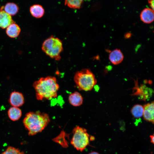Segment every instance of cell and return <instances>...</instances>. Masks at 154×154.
Returning <instances> with one entry per match:
<instances>
[{
    "label": "cell",
    "mask_w": 154,
    "mask_h": 154,
    "mask_svg": "<svg viewBox=\"0 0 154 154\" xmlns=\"http://www.w3.org/2000/svg\"><path fill=\"white\" fill-rule=\"evenodd\" d=\"M154 102L148 103L143 106L144 111L143 116L144 119L146 121L154 123Z\"/></svg>",
    "instance_id": "7"
},
{
    "label": "cell",
    "mask_w": 154,
    "mask_h": 154,
    "mask_svg": "<svg viewBox=\"0 0 154 154\" xmlns=\"http://www.w3.org/2000/svg\"><path fill=\"white\" fill-rule=\"evenodd\" d=\"M1 8L6 13L11 16L16 14L19 9L18 5L13 2L7 3L4 7Z\"/></svg>",
    "instance_id": "15"
},
{
    "label": "cell",
    "mask_w": 154,
    "mask_h": 154,
    "mask_svg": "<svg viewBox=\"0 0 154 154\" xmlns=\"http://www.w3.org/2000/svg\"><path fill=\"white\" fill-rule=\"evenodd\" d=\"M84 1L82 0H66L64 4L70 8L74 9H79L82 6Z\"/></svg>",
    "instance_id": "17"
},
{
    "label": "cell",
    "mask_w": 154,
    "mask_h": 154,
    "mask_svg": "<svg viewBox=\"0 0 154 154\" xmlns=\"http://www.w3.org/2000/svg\"><path fill=\"white\" fill-rule=\"evenodd\" d=\"M124 58L123 54L119 49H116L110 53L109 58L111 62L114 65H117L121 63Z\"/></svg>",
    "instance_id": "9"
},
{
    "label": "cell",
    "mask_w": 154,
    "mask_h": 154,
    "mask_svg": "<svg viewBox=\"0 0 154 154\" xmlns=\"http://www.w3.org/2000/svg\"><path fill=\"white\" fill-rule=\"evenodd\" d=\"M33 86L38 100H50L56 97L59 88L56 78L51 76L40 78L33 83Z\"/></svg>",
    "instance_id": "1"
},
{
    "label": "cell",
    "mask_w": 154,
    "mask_h": 154,
    "mask_svg": "<svg viewBox=\"0 0 154 154\" xmlns=\"http://www.w3.org/2000/svg\"><path fill=\"white\" fill-rule=\"evenodd\" d=\"M74 78L77 87L80 90L90 91L97 83L95 75L89 68L83 69L77 72Z\"/></svg>",
    "instance_id": "3"
},
{
    "label": "cell",
    "mask_w": 154,
    "mask_h": 154,
    "mask_svg": "<svg viewBox=\"0 0 154 154\" xmlns=\"http://www.w3.org/2000/svg\"><path fill=\"white\" fill-rule=\"evenodd\" d=\"M148 3L150 5V6L152 8V9L153 10L154 9V1L149 0L148 1Z\"/></svg>",
    "instance_id": "19"
},
{
    "label": "cell",
    "mask_w": 154,
    "mask_h": 154,
    "mask_svg": "<svg viewBox=\"0 0 154 154\" xmlns=\"http://www.w3.org/2000/svg\"><path fill=\"white\" fill-rule=\"evenodd\" d=\"M140 17L144 23L148 24L152 23L154 19L153 10L149 8L144 9L141 12Z\"/></svg>",
    "instance_id": "10"
},
{
    "label": "cell",
    "mask_w": 154,
    "mask_h": 154,
    "mask_svg": "<svg viewBox=\"0 0 154 154\" xmlns=\"http://www.w3.org/2000/svg\"><path fill=\"white\" fill-rule=\"evenodd\" d=\"M68 100L70 104L75 107L80 106L82 104L83 101L82 95L77 92H75L70 94Z\"/></svg>",
    "instance_id": "11"
},
{
    "label": "cell",
    "mask_w": 154,
    "mask_h": 154,
    "mask_svg": "<svg viewBox=\"0 0 154 154\" xmlns=\"http://www.w3.org/2000/svg\"><path fill=\"white\" fill-rule=\"evenodd\" d=\"M14 23L11 16L6 13L1 7L0 9V28H6L9 25Z\"/></svg>",
    "instance_id": "8"
},
{
    "label": "cell",
    "mask_w": 154,
    "mask_h": 154,
    "mask_svg": "<svg viewBox=\"0 0 154 154\" xmlns=\"http://www.w3.org/2000/svg\"><path fill=\"white\" fill-rule=\"evenodd\" d=\"M143 106L138 104L133 106L131 110V112L133 116L137 118H140L143 116Z\"/></svg>",
    "instance_id": "16"
},
{
    "label": "cell",
    "mask_w": 154,
    "mask_h": 154,
    "mask_svg": "<svg viewBox=\"0 0 154 154\" xmlns=\"http://www.w3.org/2000/svg\"><path fill=\"white\" fill-rule=\"evenodd\" d=\"M6 32L7 35L11 38L17 37L19 35L21 29L19 26L14 23L9 25L6 28Z\"/></svg>",
    "instance_id": "12"
},
{
    "label": "cell",
    "mask_w": 154,
    "mask_h": 154,
    "mask_svg": "<svg viewBox=\"0 0 154 154\" xmlns=\"http://www.w3.org/2000/svg\"><path fill=\"white\" fill-rule=\"evenodd\" d=\"M50 117L46 113L40 111L27 113L23 120L25 128L29 135H35L41 132L50 122Z\"/></svg>",
    "instance_id": "2"
},
{
    "label": "cell",
    "mask_w": 154,
    "mask_h": 154,
    "mask_svg": "<svg viewBox=\"0 0 154 154\" xmlns=\"http://www.w3.org/2000/svg\"><path fill=\"white\" fill-rule=\"evenodd\" d=\"M1 154H25V153L18 148L9 146L5 151Z\"/></svg>",
    "instance_id": "18"
},
{
    "label": "cell",
    "mask_w": 154,
    "mask_h": 154,
    "mask_svg": "<svg viewBox=\"0 0 154 154\" xmlns=\"http://www.w3.org/2000/svg\"><path fill=\"white\" fill-rule=\"evenodd\" d=\"M150 137L151 139V142L154 144V136L153 134L151 135L150 136Z\"/></svg>",
    "instance_id": "21"
},
{
    "label": "cell",
    "mask_w": 154,
    "mask_h": 154,
    "mask_svg": "<svg viewBox=\"0 0 154 154\" xmlns=\"http://www.w3.org/2000/svg\"><path fill=\"white\" fill-rule=\"evenodd\" d=\"M9 101L12 107H18L21 106L24 103L23 95L19 92H13L10 94Z\"/></svg>",
    "instance_id": "6"
},
{
    "label": "cell",
    "mask_w": 154,
    "mask_h": 154,
    "mask_svg": "<svg viewBox=\"0 0 154 154\" xmlns=\"http://www.w3.org/2000/svg\"><path fill=\"white\" fill-rule=\"evenodd\" d=\"M31 15L36 18H40L44 15L45 11L43 7L39 4H34L31 6L29 9Z\"/></svg>",
    "instance_id": "13"
},
{
    "label": "cell",
    "mask_w": 154,
    "mask_h": 154,
    "mask_svg": "<svg viewBox=\"0 0 154 154\" xmlns=\"http://www.w3.org/2000/svg\"><path fill=\"white\" fill-rule=\"evenodd\" d=\"M131 36V34L130 33H126L124 35L125 38L128 39L130 38Z\"/></svg>",
    "instance_id": "20"
},
{
    "label": "cell",
    "mask_w": 154,
    "mask_h": 154,
    "mask_svg": "<svg viewBox=\"0 0 154 154\" xmlns=\"http://www.w3.org/2000/svg\"><path fill=\"white\" fill-rule=\"evenodd\" d=\"M73 135L70 143L78 151H82L89 145L90 137L86 129L79 126L73 130Z\"/></svg>",
    "instance_id": "5"
},
{
    "label": "cell",
    "mask_w": 154,
    "mask_h": 154,
    "mask_svg": "<svg viewBox=\"0 0 154 154\" xmlns=\"http://www.w3.org/2000/svg\"><path fill=\"white\" fill-rule=\"evenodd\" d=\"M42 49L47 55L59 61L61 59L60 54L63 50L62 43L59 38L51 35L43 42Z\"/></svg>",
    "instance_id": "4"
},
{
    "label": "cell",
    "mask_w": 154,
    "mask_h": 154,
    "mask_svg": "<svg viewBox=\"0 0 154 154\" xmlns=\"http://www.w3.org/2000/svg\"><path fill=\"white\" fill-rule=\"evenodd\" d=\"M88 154H100L96 152L92 151L90 153Z\"/></svg>",
    "instance_id": "22"
},
{
    "label": "cell",
    "mask_w": 154,
    "mask_h": 154,
    "mask_svg": "<svg viewBox=\"0 0 154 154\" xmlns=\"http://www.w3.org/2000/svg\"><path fill=\"white\" fill-rule=\"evenodd\" d=\"M7 114L9 119L12 121H15L20 119L22 116V112L19 108L12 107L9 109Z\"/></svg>",
    "instance_id": "14"
}]
</instances>
